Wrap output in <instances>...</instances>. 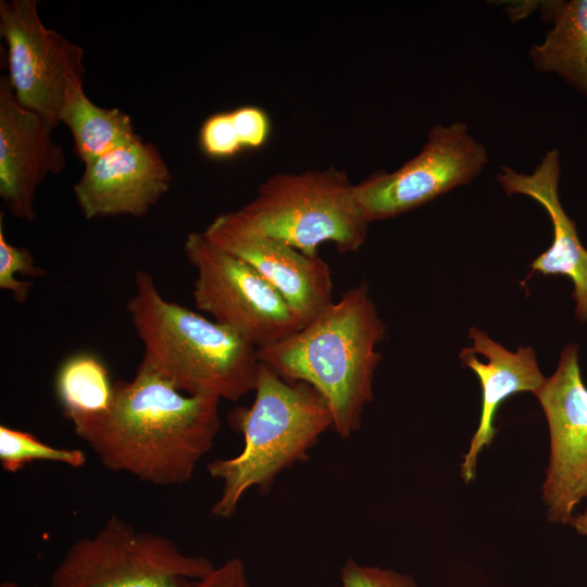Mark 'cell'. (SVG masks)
<instances>
[{
    "label": "cell",
    "instance_id": "1",
    "mask_svg": "<svg viewBox=\"0 0 587 587\" xmlns=\"http://www.w3.org/2000/svg\"><path fill=\"white\" fill-rule=\"evenodd\" d=\"M220 400L190 396L138 366L114 383L110 410L74 428L109 471L155 486L188 483L221 427Z\"/></svg>",
    "mask_w": 587,
    "mask_h": 587
},
{
    "label": "cell",
    "instance_id": "2",
    "mask_svg": "<svg viewBox=\"0 0 587 587\" xmlns=\"http://www.w3.org/2000/svg\"><path fill=\"white\" fill-rule=\"evenodd\" d=\"M385 332L369 286L361 282L305 326L258 353L284 379L313 387L329 409L332 428L347 438L360 428L373 400L382 359L376 346Z\"/></svg>",
    "mask_w": 587,
    "mask_h": 587
},
{
    "label": "cell",
    "instance_id": "3",
    "mask_svg": "<svg viewBox=\"0 0 587 587\" xmlns=\"http://www.w3.org/2000/svg\"><path fill=\"white\" fill-rule=\"evenodd\" d=\"M126 309L143 347L140 367L190 396L237 401L254 390L261 364L258 348L163 298L150 273L135 274V294Z\"/></svg>",
    "mask_w": 587,
    "mask_h": 587
},
{
    "label": "cell",
    "instance_id": "4",
    "mask_svg": "<svg viewBox=\"0 0 587 587\" xmlns=\"http://www.w3.org/2000/svg\"><path fill=\"white\" fill-rule=\"evenodd\" d=\"M253 391L252 404L234 414L243 448L207 465L210 477L222 484L211 509L214 517H232L249 490L268 488L284 470L304 461L333 427L329 409L313 387L288 382L262 362Z\"/></svg>",
    "mask_w": 587,
    "mask_h": 587
},
{
    "label": "cell",
    "instance_id": "5",
    "mask_svg": "<svg viewBox=\"0 0 587 587\" xmlns=\"http://www.w3.org/2000/svg\"><path fill=\"white\" fill-rule=\"evenodd\" d=\"M213 222L284 241L308 255L319 254L324 242L342 253L359 250L370 224L355 200L354 185L335 166L274 174L249 203Z\"/></svg>",
    "mask_w": 587,
    "mask_h": 587
},
{
    "label": "cell",
    "instance_id": "6",
    "mask_svg": "<svg viewBox=\"0 0 587 587\" xmlns=\"http://www.w3.org/2000/svg\"><path fill=\"white\" fill-rule=\"evenodd\" d=\"M215 564L188 554L168 537L111 515L76 539L53 570L49 587H189Z\"/></svg>",
    "mask_w": 587,
    "mask_h": 587
},
{
    "label": "cell",
    "instance_id": "7",
    "mask_svg": "<svg viewBox=\"0 0 587 587\" xmlns=\"http://www.w3.org/2000/svg\"><path fill=\"white\" fill-rule=\"evenodd\" d=\"M184 251L196 271V307L254 347L277 342L302 327L280 296L249 263L189 233Z\"/></svg>",
    "mask_w": 587,
    "mask_h": 587
},
{
    "label": "cell",
    "instance_id": "8",
    "mask_svg": "<svg viewBox=\"0 0 587 587\" xmlns=\"http://www.w3.org/2000/svg\"><path fill=\"white\" fill-rule=\"evenodd\" d=\"M0 35L17 101L58 127L65 102L84 88L83 48L46 27L37 0H1Z\"/></svg>",
    "mask_w": 587,
    "mask_h": 587
},
{
    "label": "cell",
    "instance_id": "9",
    "mask_svg": "<svg viewBox=\"0 0 587 587\" xmlns=\"http://www.w3.org/2000/svg\"><path fill=\"white\" fill-rule=\"evenodd\" d=\"M487 161L467 125H435L422 150L399 168L378 170L354 184L355 200L369 223L390 218L471 183Z\"/></svg>",
    "mask_w": 587,
    "mask_h": 587
},
{
    "label": "cell",
    "instance_id": "10",
    "mask_svg": "<svg viewBox=\"0 0 587 587\" xmlns=\"http://www.w3.org/2000/svg\"><path fill=\"white\" fill-rule=\"evenodd\" d=\"M535 396L550 434L542 500L549 521L566 524L587 498V387L575 344L564 348L554 373Z\"/></svg>",
    "mask_w": 587,
    "mask_h": 587
},
{
    "label": "cell",
    "instance_id": "11",
    "mask_svg": "<svg viewBox=\"0 0 587 587\" xmlns=\"http://www.w3.org/2000/svg\"><path fill=\"white\" fill-rule=\"evenodd\" d=\"M54 129L17 101L7 75L0 78V197L20 220L36 218L37 189L66 166L65 153L52 137Z\"/></svg>",
    "mask_w": 587,
    "mask_h": 587
},
{
    "label": "cell",
    "instance_id": "12",
    "mask_svg": "<svg viewBox=\"0 0 587 587\" xmlns=\"http://www.w3.org/2000/svg\"><path fill=\"white\" fill-rule=\"evenodd\" d=\"M84 165L73 191L88 220L143 216L171 188V171L161 152L141 138Z\"/></svg>",
    "mask_w": 587,
    "mask_h": 587
},
{
    "label": "cell",
    "instance_id": "13",
    "mask_svg": "<svg viewBox=\"0 0 587 587\" xmlns=\"http://www.w3.org/2000/svg\"><path fill=\"white\" fill-rule=\"evenodd\" d=\"M214 246L249 263L288 303L302 327L333 302L328 264L266 236L237 232L211 222L202 232Z\"/></svg>",
    "mask_w": 587,
    "mask_h": 587
},
{
    "label": "cell",
    "instance_id": "14",
    "mask_svg": "<svg viewBox=\"0 0 587 587\" xmlns=\"http://www.w3.org/2000/svg\"><path fill=\"white\" fill-rule=\"evenodd\" d=\"M469 337L472 347L462 349L459 358L479 378L482 413L461 464V475L466 483L475 477L477 458L497 433L494 420L501 402L516 392L535 395L546 380L532 347L520 346L512 352L477 327H470Z\"/></svg>",
    "mask_w": 587,
    "mask_h": 587
},
{
    "label": "cell",
    "instance_id": "15",
    "mask_svg": "<svg viewBox=\"0 0 587 587\" xmlns=\"http://www.w3.org/2000/svg\"><path fill=\"white\" fill-rule=\"evenodd\" d=\"M560 162L557 149L548 151L532 174L501 166L497 178L507 195L519 193L537 201L549 214L553 238L551 246L532 263V273L562 275L574 286L575 314L587 321V249L577 235L575 222L563 210L559 193Z\"/></svg>",
    "mask_w": 587,
    "mask_h": 587
},
{
    "label": "cell",
    "instance_id": "16",
    "mask_svg": "<svg viewBox=\"0 0 587 587\" xmlns=\"http://www.w3.org/2000/svg\"><path fill=\"white\" fill-rule=\"evenodd\" d=\"M545 7L553 27L541 43L532 46L533 64L587 95V0L549 1Z\"/></svg>",
    "mask_w": 587,
    "mask_h": 587
},
{
    "label": "cell",
    "instance_id": "17",
    "mask_svg": "<svg viewBox=\"0 0 587 587\" xmlns=\"http://www.w3.org/2000/svg\"><path fill=\"white\" fill-rule=\"evenodd\" d=\"M60 122L70 129L75 152L84 164L140 139L127 113L97 105L84 88L67 99Z\"/></svg>",
    "mask_w": 587,
    "mask_h": 587
},
{
    "label": "cell",
    "instance_id": "18",
    "mask_svg": "<svg viewBox=\"0 0 587 587\" xmlns=\"http://www.w3.org/2000/svg\"><path fill=\"white\" fill-rule=\"evenodd\" d=\"M55 391L73 428L102 417L114 394L108 369L96 355L80 352L67 358L55 376Z\"/></svg>",
    "mask_w": 587,
    "mask_h": 587
},
{
    "label": "cell",
    "instance_id": "19",
    "mask_svg": "<svg viewBox=\"0 0 587 587\" xmlns=\"http://www.w3.org/2000/svg\"><path fill=\"white\" fill-rule=\"evenodd\" d=\"M35 461H49L79 469L85 465L87 454L78 448H58L46 444L33 434L0 426V463L9 473L22 470Z\"/></svg>",
    "mask_w": 587,
    "mask_h": 587
},
{
    "label": "cell",
    "instance_id": "20",
    "mask_svg": "<svg viewBox=\"0 0 587 587\" xmlns=\"http://www.w3.org/2000/svg\"><path fill=\"white\" fill-rule=\"evenodd\" d=\"M16 274L42 277L46 272L36 265L27 248L16 247L8 242L2 221L0 222V288L12 294L18 303L26 301L33 283L15 278Z\"/></svg>",
    "mask_w": 587,
    "mask_h": 587
},
{
    "label": "cell",
    "instance_id": "21",
    "mask_svg": "<svg viewBox=\"0 0 587 587\" xmlns=\"http://www.w3.org/2000/svg\"><path fill=\"white\" fill-rule=\"evenodd\" d=\"M202 150L214 158H226L247 148L238 109L208 117L200 129Z\"/></svg>",
    "mask_w": 587,
    "mask_h": 587
},
{
    "label": "cell",
    "instance_id": "22",
    "mask_svg": "<svg viewBox=\"0 0 587 587\" xmlns=\"http://www.w3.org/2000/svg\"><path fill=\"white\" fill-rule=\"evenodd\" d=\"M340 580L341 587H417L407 574L360 564L350 558L341 566Z\"/></svg>",
    "mask_w": 587,
    "mask_h": 587
},
{
    "label": "cell",
    "instance_id": "23",
    "mask_svg": "<svg viewBox=\"0 0 587 587\" xmlns=\"http://www.w3.org/2000/svg\"><path fill=\"white\" fill-rule=\"evenodd\" d=\"M189 587H251L243 561L234 557L226 560Z\"/></svg>",
    "mask_w": 587,
    "mask_h": 587
},
{
    "label": "cell",
    "instance_id": "24",
    "mask_svg": "<svg viewBox=\"0 0 587 587\" xmlns=\"http://www.w3.org/2000/svg\"><path fill=\"white\" fill-rule=\"evenodd\" d=\"M570 524L578 534L587 536V508L583 513L573 515Z\"/></svg>",
    "mask_w": 587,
    "mask_h": 587
},
{
    "label": "cell",
    "instance_id": "25",
    "mask_svg": "<svg viewBox=\"0 0 587 587\" xmlns=\"http://www.w3.org/2000/svg\"><path fill=\"white\" fill-rule=\"evenodd\" d=\"M0 587H20L15 582L4 580L0 584Z\"/></svg>",
    "mask_w": 587,
    "mask_h": 587
}]
</instances>
